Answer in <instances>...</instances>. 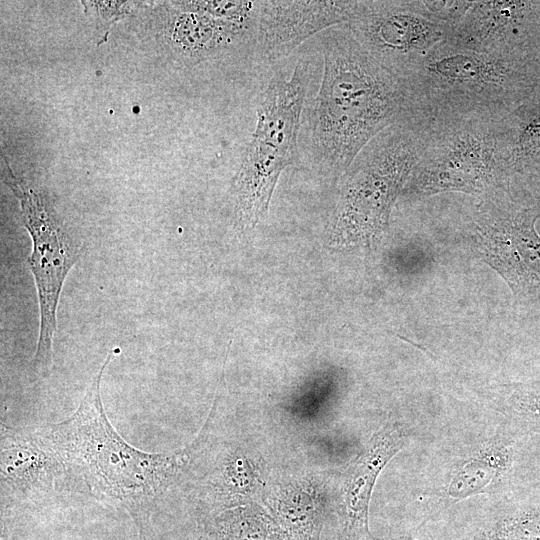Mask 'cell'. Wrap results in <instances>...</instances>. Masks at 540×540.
<instances>
[{
  "mask_svg": "<svg viewBox=\"0 0 540 540\" xmlns=\"http://www.w3.org/2000/svg\"><path fill=\"white\" fill-rule=\"evenodd\" d=\"M324 69L306 112L309 157L327 173L343 175L380 132L424 114L409 81L389 71L346 25L322 38Z\"/></svg>",
  "mask_w": 540,
  "mask_h": 540,
  "instance_id": "obj_1",
  "label": "cell"
},
{
  "mask_svg": "<svg viewBox=\"0 0 540 540\" xmlns=\"http://www.w3.org/2000/svg\"><path fill=\"white\" fill-rule=\"evenodd\" d=\"M114 353L111 350L107 354L72 415L34 431L98 500L131 517L140 540H151L156 502L182 473L185 456L183 450L173 454L143 452L113 428L102 404L100 386Z\"/></svg>",
  "mask_w": 540,
  "mask_h": 540,
  "instance_id": "obj_2",
  "label": "cell"
},
{
  "mask_svg": "<svg viewBox=\"0 0 540 540\" xmlns=\"http://www.w3.org/2000/svg\"><path fill=\"white\" fill-rule=\"evenodd\" d=\"M407 80L431 116H506L540 93V52L476 50L443 40Z\"/></svg>",
  "mask_w": 540,
  "mask_h": 540,
  "instance_id": "obj_3",
  "label": "cell"
},
{
  "mask_svg": "<svg viewBox=\"0 0 540 540\" xmlns=\"http://www.w3.org/2000/svg\"><path fill=\"white\" fill-rule=\"evenodd\" d=\"M513 170L508 115H437L403 191L413 196L443 191L494 195Z\"/></svg>",
  "mask_w": 540,
  "mask_h": 540,
  "instance_id": "obj_4",
  "label": "cell"
},
{
  "mask_svg": "<svg viewBox=\"0 0 540 540\" xmlns=\"http://www.w3.org/2000/svg\"><path fill=\"white\" fill-rule=\"evenodd\" d=\"M431 117L396 123L374 137L343 173L334 232L357 240L374 237L387 225L394 201L425 147Z\"/></svg>",
  "mask_w": 540,
  "mask_h": 540,
  "instance_id": "obj_5",
  "label": "cell"
},
{
  "mask_svg": "<svg viewBox=\"0 0 540 540\" xmlns=\"http://www.w3.org/2000/svg\"><path fill=\"white\" fill-rule=\"evenodd\" d=\"M309 81V65L298 61L289 78L276 74L263 91L257 121L234 179L242 218L262 220L282 171L297 157L301 115Z\"/></svg>",
  "mask_w": 540,
  "mask_h": 540,
  "instance_id": "obj_6",
  "label": "cell"
},
{
  "mask_svg": "<svg viewBox=\"0 0 540 540\" xmlns=\"http://www.w3.org/2000/svg\"><path fill=\"white\" fill-rule=\"evenodd\" d=\"M8 172L3 182L20 203L22 224L32 240L28 265L37 289L40 327L31 375L48 376L53 365V338L56 313L64 281L79 258V246L62 227L44 196L19 179L6 161Z\"/></svg>",
  "mask_w": 540,
  "mask_h": 540,
  "instance_id": "obj_7",
  "label": "cell"
},
{
  "mask_svg": "<svg viewBox=\"0 0 540 540\" xmlns=\"http://www.w3.org/2000/svg\"><path fill=\"white\" fill-rule=\"evenodd\" d=\"M345 25L375 60L406 80L450 31L424 1H364Z\"/></svg>",
  "mask_w": 540,
  "mask_h": 540,
  "instance_id": "obj_8",
  "label": "cell"
},
{
  "mask_svg": "<svg viewBox=\"0 0 540 540\" xmlns=\"http://www.w3.org/2000/svg\"><path fill=\"white\" fill-rule=\"evenodd\" d=\"M538 215L500 199L490 198L474 217L480 252L508 282L515 293H540V236Z\"/></svg>",
  "mask_w": 540,
  "mask_h": 540,
  "instance_id": "obj_9",
  "label": "cell"
},
{
  "mask_svg": "<svg viewBox=\"0 0 540 540\" xmlns=\"http://www.w3.org/2000/svg\"><path fill=\"white\" fill-rule=\"evenodd\" d=\"M364 1H259L257 50L269 60L290 54L310 36L350 23Z\"/></svg>",
  "mask_w": 540,
  "mask_h": 540,
  "instance_id": "obj_10",
  "label": "cell"
},
{
  "mask_svg": "<svg viewBox=\"0 0 540 540\" xmlns=\"http://www.w3.org/2000/svg\"><path fill=\"white\" fill-rule=\"evenodd\" d=\"M540 1H472L445 41L476 50L536 51Z\"/></svg>",
  "mask_w": 540,
  "mask_h": 540,
  "instance_id": "obj_11",
  "label": "cell"
},
{
  "mask_svg": "<svg viewBox=\"0 0 540 540\" xmlns=\"http://www.w3.org/2000/svg\"><path fill=\"white\" fill-rule=\"evenodd\" d=\"M66 470L35 431L1 424L2 511L51 496Z\"/></svg>",
  "mask_w": 540,
  "mask_h": 540,
  "instance_id": "obj_12",
  "label": "cell"
},
{
  "mask_svg": "<svg viewBox=\"0 0 540 540\" xmlns=\"http://www.w3.org/2000/svg\"><path fill=\"white\" fill-rule=\"evenodd\" d=\"M407 433L395 422L382 426L349 467L342 489V516L349 540H375L369 530V505L377 478L405 446Z\"/></svg>",
  "mask_w": 540,
  "mask_h": 540,
  "instance_id": "obj_13",
  "label": "cell"
},
{
  "mask_svg": "<svg viewBox=\"0 0 540 540\" xmlns=\"http://www.w3.org/2000/svg\"><path fill=\"white\" fill-rule=\"evenodd\" d=\"M267 504L271 515L294 540H320L325 505L317 486L298 479L274 487Z\"/></svg>",
  "mask_w": 540,
  "mask_h": 540,
  "instance_id": "obj_14",
  "label": "cell"
},
{
  "mask_svg": "<svg viewBox=\"0 0 540 540\" xmlns=\"http://www.w3.org/2000/svg\"><path fill=\"white\" fill-rule=\"evenodd\" d=\"M511 455L501 442L490 441L458 461L449 475L446 496L453 502L487 492L507 471Z\"/></svg>",
  "mask_w": 540,
  "mask_h": 540,
  "instance_id": "obj_15",
  "label": "cell"
},
{
  "mask_svg": "<svg viewBox=\"0 0 540 540\" xmlns=\"http://www.w3.org/2000/svg\"><path fill=\"white\" fill-rule=\"evenodd\" d=\"M263 486L261 464L252 455L234 451L224 457L209 480L208 500L213 513L234 507L258 493Z\"/></svg>",
  "mask_w": 540,
  "mask_h": 540,
  "instance_id": "obj_16",
  "label": "cell"
},
{
  "mask_svg": "<svg viewBox=\"0 0 540 540\" xmlns=\"http://www.w3.org/2000/svg\"><path fill=\"white\" fill-rule=\"evenodd\" d=\"M278 525L270 512L250 502L207 515L199 540H269Z\"/></svg>",
  "mask_w": 540,
  "mask_h": 540,
  "instance_id": "obj_17",
  "label": "cell"
},
{
  "mask_svg": "<svg viewBox=\"0 0 540 540\" xmlns=\"http://www.w3.org/2000/svg\"><path fill=\"white\" fill-rule=\"evenodd\" d=\"M467 540H540V509L495 517Z\"/></svg>",
  "mask_w": 540,
  "mask_h": 540,
  "instance_id": "obj_18",
  "label": "cell"
},
{
  "mask_svg": "<svg viewBox=\"0 0 540 540\" xmlns=\"http://www.w3.org/2000/svg\"><path fill=\"white\" fill-rule=\"evenodd\" d=\"M172 5L205 13L255 33L259 1H173Z\"/></svg>",
  "mask_w": 540,
  "mask_h": 540,
  "instance_id": "obj_19",
  "label": "cell"
},
{
  "mask_svg": "<svg viewBox=\"0 0 540 540\" xmlns=\"http://www.w3.org/2000/svg\"><path fill=\"white\" fill-rule=\"evenodd\" d=\"M85 12H92L96 19L97 45L107 41L109 28L125 17L132 9V2L127 1H82Z\"/></svg>",
  "mask_w": 540,
  "mask_h": 540,
  "instance_id": "obj_20",
  "label": "cell"
},
{
  "mask_svg": "<svg viewBox=\"0 0 540 540\" xmlns=\"http://www.w3.org/2000/svg\"><path fill=\"white\" fill-rule=\"evenodd\" d=\"M269 540H294L292 536L280 525L272 532Z\"/></svg>",
  "mask_w": 540,
  "mask_h": 540,
  "instance_id": "obj_21",
  "label": "cell"
},
{
  "mask_svg": "<svg viewBox=\"0 0 540 540\" xmlns=\"http://www.w3.org/2000/svg\"><path fill=\"white\" fill-rule=\"evenodd\" d=\"M381 540H418V539L413 538L411 536H400V537H397V538H387V539H381Z\"/></svg>",
  "mask_w": 540,
  "mask_h": 540,
  "instance_id": "obj_22",
  "label": "cell"
}]
</instances>
